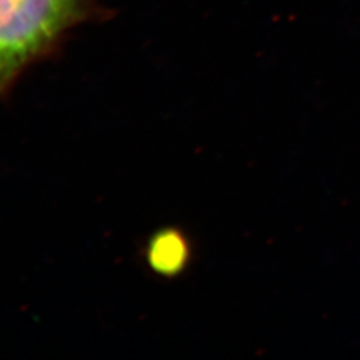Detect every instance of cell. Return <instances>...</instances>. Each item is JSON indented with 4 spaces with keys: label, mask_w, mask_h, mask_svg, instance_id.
I'll return each instance as SVG.
<instances>
[{
    "label": "cell",
    "mask_w": 360,
    "mask_h": 360,
    "mask_svg": "<svg viewBox=\"0 0 360 360\" xmlns=\"http://www.w3.org/2000/svg\"><path fill=\"white\" fill-rule=\"evenodd\" d=\"M193 257L187 235L175 227L155 231L144 247V260L155 275L172 279L187 270Z\"/></svg>",
    "instance_id": "7a4b0ae2"
},
{
    "label": "cell",
    "mask_w": 360,
    "mask_h": 360,
    "mask_svg": "<svg viewBox=\"0 0 360 360\" xmlns=\"http://www.w3.org/2000/svg\"><path fill=\"white\" fill-rule=\"evenodd\" d=\"M80 13L77 0H0V96Z\"/></svg>",
    "instance_id": "6da1fadb"
}]
</instances>
